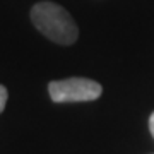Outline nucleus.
Listing matches in <instances>:
<instances>
[{
	"mask_svg": "<svg viewBox=\"0 0 154 154\" xmlns=\"http://www.w3.org/2000/svg\"><path fill=\"white\" fill-rule=\"evenodd\" d=\"M5 103H7V89L4 86H0V113L5 108Z\"/></svg>",
	"mask_w": 154,
	"mask_h": 154,
	"instance_id": "7ed1b4c3",
	"label": "nucleus"
},
{
	"mask_svg": "<svg viewBox=\"0 0 154 154\" xmlns=\"http://www.w3.org/2000/svg\"><path fill=\"white\" fill-rule=\"evenodd\" d=\"M149 130H151V134H152V137H154V111H152V115H151V118H149Z\"/></svg>",
	"mask_w": 154,
	"mask_h": 154,
	"instance_id": "20e7f679",
	"label": "nucleus"
},
{
	"mask_svg": "<svg viewBox=\"0 0 154 154\" xmlns=\"http://www.w3.org/2000/svg\"><path fill=\"white\" fill-rule=\"evenodd\" d=\"M50 98L55 103H74V101H94L103 93L101 84L91 79L74 77L65 81H53L48 84Z\"/></svg>",
	"mask_w": 154,
	"mask_h": 154,
	"instance_id": "f03ea898",
	"label": "nucleus"
},
{
	"mask_svg": "<svg viewBox=\"0 0 154 154\" xmlns=\"http://www.w3.org/2000/svg\"><path fill=\"white\" fill-rule=\"evenodd\" d=\"M31 21L38 31L58 45H72L79 36L72 16L53 2H39L31 9Z\"/></svg>",
	"mask_w": 154,
	"mask_h": 154,
	"instance_id": "f257e3e1",
	"label": "nucleus"
}]
</instances>
